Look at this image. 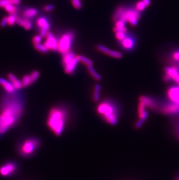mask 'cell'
<instances>
[{
  "instance_id": "e575fe53",
  "label": "cell",
  "mask_w": 179,
  "mask_h": 180,
  "mask_svg": "<svg viewBox=\"0 0 179 180\" xmlns=\"http://www.w3.org/2000/svg\"><path fill=\"white\" fill-rule=\"evenodd\" d=\"M172 58L175 61L179 62V50H176L173 53Z\"/></svg>"
},
{
  "instance_id": "8d00e7d4",
  "label": "cell",
  "mask_w": 179,
  "mask_h": 180,
  "mask_svg": "<svg viewBox=\"0 0 179 180\" xmlns=\"http://www.w3.org/2000/svg\"><path fill=\"white\" fill-rule=\"evenodd\" d=\"M10 2V0H0V8H4Z\"/></svg>"
},
{
  "instance_id": "d590c367",
  "label": "cell",
  "mask_w": 179,
  "mask_h": 180,
  "mask_svg": "<svg viewBox=\"0 0 179 180\" xmlns=\"http://www.w3.org/2000/svg\"><path fill=\"white\" fill-rule=\"evenodd\" d=\"M54 9V6L52 4L47 5L44 8V11L46 12H50Z\"/></svg>"
},
{
  "instance_id": "83f0119b",
  "label": "cell",
  "mask_w": 179,
  "mask_h": 180,
  "mask_svg": "<svg viewBox=\"0 0 179 180\" xmlns=\"http://www.w3.org/2000/svg\"><path fill=\"white\" fill-rule=\"evenodd\" d=\"M40 76V72L38 71H34L30 74V77L31 79L32 83H34Z\"/></svg>"
},
{
  "instance_id": "f546056e",
  "label": "cell",
  "mask_w": 179,
  "mask_h": 180,
  "mask_svg": "<svg viewBox=\"0 0 179 180\" xmlns=\"http://www.w3.org/2000/svg\"><path fill=\"white\" fill-rule=\"evenodd\" d=\"M23 28L26 30H29L32 28V23L30 21H29L28 19H24V23L23 25Z\"/></svg>"
},
{
  "instance_id": "4316f807",
  "label": "cell",
  "mask_w": 179,
  "mask_h": 180,
  "mask_svg": "<svg viewBox=\"0 0 179 180\" xmlns=\"http://www.w3.org/2000/svg\"><path fill=\"white\" fill-rule=\"evenodd\" d=\"M34 48L37 50V51L43 54H46L48 51L46 46L44 45V44H42L41 43H38V44H34Z\"/></svg>"
},
{
  "instance_id": "ee69618b",
  "label": "cell",
  "mask_w": 179,
  "mask_h": 180,
  "mask_svg": "<svg viewBox=\"0 0 179 180\" xmlns=\"http://www.w3.org/2000/svg\"><path fill=\"white\" fill-rule=\"evenodd\" d=\"M175 180H179V177H177V178H176Z\"/></svg>"
},
{
  "instance_id": "7bdbcfd3",
  "label": "cell",
  "mask_w": 179,
  "mask_h": 180,
  "mask_svg": "<svg viewBox=\"0 0 179 180\" xmlns=\"http://www.w3.org/2000/svg\"><path fill=\"white\" fill-rule=\"evenodd\" d=\"M174 81L179 85V74L175 78V79H174Z\"/></svg>"
},
{
  "instance_id": "277c9868",
  "label": "cell",
  "mask_w": 179,
  "mask_h": 180,
  "mask_svg": "<svg viewBox=\"0 0 179 180\" xmlns=\"http://www.w3.org/2000/svg\"><path fill=\"white\" fill-rule=\"evenodd\" d=\"M41 142L38 138L32 137L26 139L19 144L18 152L22 157H30L33 156L40 146Z\"/></svg>"
},
{
  "instance_id": "8fae6325",
  "label": "cell",
  "mask_w": 179,
  "mask_h": 180,
  "mask_svg": "<svg viewBox=\"0 0 179 180\" xmlns=\"http://www.w3.org/2000/svg\"><path fill=\"white\" fill-rule=\"evenodd\" d=\"M165 74L163 76L165 82H170L172 80H174L175 78L179 74V69L177 67L172 66L166 67L165 69Z\"/></svg>"
},
{
  "instance_id": "5bb4252c",
  "label": "cell",
  "mask_w": 179,
  "mask_h": 180,
  "mask_svg": "<svg viewBox=\"0 0 179 180\" xmlns=\"http://www.w3.org/2000/svg\"><path fill=\"white\" fill-rule=\"evenodd\" d=\"M78 62H79L77 58V56H76L72 60H70L68 62H67L66 64L64 65L65 72L66 74L70 75L74 74L76 71Z\"/></svg>"
},
{
  "instance_id": "7402d4cb",
  "label": "cell",
  "mask_w": 179,
  "mask_h": 180,
  "mask_svg": "<svg viewBox=\"0 0 179 180\" xmlns=\"http://www.w3.org/2000/svg\"><path fill=\"white\" fill-rule=\"evenodd\" d=\"M76 56L78 60V61L81 62L82 63H83V64L86 65L87 67L90 65H92V61L90 58H88L85 56H82V55H78Z\"/></svg>"
},
{
  "instance_id": "f35d334b",
  "label": "cell",
  "mask_w": 179,
  "mask_h": 180,
  "mask_svg": "<svg viewBox=\"0 0 179 180\" xmlns=\"http://www.w3.org/2000/svg\"><path fill=\"white\" fill-rule=\"evenodd\" d=\"M127 28H123V29H117V28H114V32H122L126 33L127 32Z\"/></svg>"
},
{
  "instance_id": "1f68e13d",
  "label": "cell",
  "mask_w": 179,
  "mask_h": 180,
  "mask_svg": "<svg viewBox=\"0 0 179 180\" xmlns=\"http://www.w3.org/2000/svg\"><path fill=\"white\" fill-rule=\"evenodd\" d=\"M115 28H117V29H123V28H125V22L120 19L116 21Z\"/></svg>"
},
{
  "instance_id": "d6986e66",
  "label": "cell",
  "mask_w": 179,
  "mask_h": 180,
  "mask_svg": "<svg viewBox=\"0 0 179 180\" xmlns=\"http://www.w3.org/2000/svg\"><path fill=\"white\" fill-rule=\"evenodd\" d=\"M38 14V11L36 8H30L25 9L23 12V15L26 19L32 18L36 16Z\"/></svg>"
},
{
  "instance_id": "4dcf8cb0",
  "label": "cell",
  "mask_w": 179,
  "mask_h": 180,
  "mask_svg": "<svg viewBox=\"0 0 179 180\" xmlns=\"http://www.w3.org/2000/svg\"><path fill=\"white\" fill-rule=\"evenodd\" d=\"M72 4L74 8L77 9H80L82 7V4L81 0H71Z\"/></svg>"
},
{
  "instance_id": "ab89813d",
  "label": "cell",
  "mask_w": 179,
  "mask_h": 180,
  "mask_svg": "<svg viewBox=\"0 0 179 180\" xmlns=\"http://www.w3.org/2000/svg\"><path fill=\"white\" fill-rule=\"evenodd\" d=\"M16 23L18 24V25L23 27V23H24V19L21 18H17Z\"/></svg>"
},
{
  "instance_id": "9a60e30c",
  "label": "cell",
  "mask_w": 179,
  "mask_h": 180,
  "mask_svg": "<svg viewBox=\"0 0 179 180\" xmlns=\"http://www.w3.org/2000/svg\"><path fill=\"white\" fill-rule=\"evenodd\" d=\"M0 85L3 87L5 92L8 93H13L16 90L12 83L4 78L0 77Z\"/></svg>"
},
{
  "instance_id": "f1b7e54d",
  "label": "cell",
  "mask_w": 179,
  "mask_h": 180,
  "mask_svg": "<svg viewBox=\"0 0 179 180\" xmlns=\"http://www.w3.org/2000/svg\"><path fill=\"white\" fill-rule=\"evenodd\" d=\"M147 6L145 5V4L142 1H139L137 2L136 5V9L139 12H141L145 9Z\"/></svg>"
},
{
  "instance_id": "cb8c5ba5",
  "label": "cell",
  "mask_w": 179,
  "mask_h": 180,
  "mask_svg": "<svg viewBox=\"0 0 179 180\" xmlns=\"http://www.w3.org/2000/svg\"><path fill=\"white\" fill-rule=\"evenodd\" d=\"M5 9L7 12L10 14H16L17 12V8L15 7V5L11 3L7 5L4 7Z\"/></svg>"
},
{
  "instance_id": "ba28073f",
  "label": "cell",
  "mask_w": 179,
  "mask_h": 180,
  "mask_svg": "<svg viewBox=\"0 0 179 180\" xmlns=\"http://www.w3.org/2000/svg\"><path fill=\"white\" fill-rule=\"evenodd\" d=\"M159 111L165 115H175L179 113V104L170 102V103L160 105Z\"/></svg>"
},
{
  "instance_id": "ac0fdd59",
  "label": "cell",
  "mask_w": 179,
  "mask_h": 180,
  "mask_svg": "<svg viewBox=\"0 0 179 180\" xmlns=\"http://www.w3.org/2000/svg\"><path fill=\"white\" fill-rule=\"evenodd\" d=\"M101 92V85L100 84H96L94 88V90L92 92V100L95 102H98L100 96Z\"/></svg>"
},
{
  "instance_id": "8992f818",
  "label": "cell",
  "mask_w": 179,
  "mask_h": 180,
  "mask_svg": "<svg viewBox=\"0 0 179 180\" xmlns=\"http://www.w3.org/2000/svg\"><path fill=\"white\" fill-rule=\"evenodd\" d=\"M140 12L136 9H124L122 14L121 15L119 19L123 21L124 22H128L132 26H136L138 21L140 17ZM119 20V19H118Z\"/></svg>"
},
{
  "instance_id": "ffe728a7",
  "label": "cell",
  "mask_w": 179,
  "mask_h": 180,
  "mask_svg": "<svg viewBox=\"0 0 179 180\" xmlns=\"http://www.w3.org/2000/svg\"><path fill=\"white\" fill-rule=\"evenodd\" d=\"M75 56L76 55L73 51H69L65 54H64L62 57V61L63 66L65 64H66L67 62H68L70 60H72Z\"/></svg>"
},
{
  "instance_id": "9c48e42d",
  "label": "cell",
  "mask_w": 179,
  "mask_h": 180,
  "mask_svg": "<svg viewBox=\"0 0 179 180\" xmlns=\"http://www.w3.org/2000/svg\"><path fill=\"white\" fill-rule=\"evenodd\" d=\"M139 102H141L146 107L151 109L154 111L159 110L160 105L158 104L156 100L153 97L147 96H141L139 97Z\"/></svg>"
},
{
  "instance_id": "30bf717a",
  "label": "cell",
  "mask_w": 179,
  "mask_h": 180,
  "mask_svg": "<svg viewBox=\"0 0 179 180\" xmlns=\"http://www.w3.org/2000/svg\"><path fill=\"white\" fill-rule=\"evenodd\" d=\"M44 45L48 50L57 51L58 50V40L52 33L48 32L46 36V40Z\"/></svg>"
},
{
  "instance_id": "d6a6232c",
  "label": "cell",
  "mask_w": 179,
  "mask_h": 180,
  "mask_svg": "<svg viewBox=\"0 0 179 180\" xmlns=\"http://www.w3.org/2000/svg\"><path fill=\"white\" fill-rule=\"evenodd\" d=\"M115 37L118 40L122 41L126 37V36L125 35V33L119 32L115 33Z\"/></svg>"
},
{
  "instance_id": "44dd1931",
  "label": "cell",
  "mask_w": 179,
  "mask_h": 180,
  "mask_svg": "<svg viewBox=\"0 0 179 180\" xmlns=\"http://www.w3.org/2000/svg\"><path fill=\"white\" fill-rule=\"evenodd\" d=\"M87 68L88 72V73L90 74V75L92 76L93 78L96 81H100L101 79V76L100 75L98 74L95 69L93 68L92 65H90V66H87Z\"/></svg>"
},
{
  "instance_id": "2e32d148",
  "label": "cell",
  "mask_w": 179,
  "mask_h": 180,
  "mask_svg": "<svg viewBox=\"0 0 179 180\" xmlns=\"http://www.w3.org/2000/svg\"><path fill=\"white\" fill-rule=\"evenodd\" d=\"M8 78L9 79V81L13 85L14 88H15L16 90H20V89L23 88L21 81L18 79L14 74L9 73L8 75Z\"/></svg>"
},
{
  "instance_id": "4fadbf2b",
  "label": "cell",
  "mask_w": 179,
  "mask_h": 180,
  "mask_svg": "<svg viewBox=\"0 0 179 180\" xmlns=\"http://www.w3.org/2000/svg\"><path fill=\"white\" fill-rule=\"evenodd\" d=\"M166 95L170 102L179 104V86L169 88L166 92Z\"/></svg>"
},
{
  "instance_id": "e0dca14e",
  "label": "cell",
  "mask_w": 179,
  "mask_h": 180,
  "mask_svg": "<svg viewBox=\"0 0 179 180\" xmlns=\"http://www.w3.org/2000/svg\"><path fill=\"white\" fill-rule=\"evenodd\" d=\"M122 42V46L126 50H131L134 46V41L130 37H126Z\"/></svg>"
},
{
  "instance_id": "74e56055",
  "label": "cell",
  "mask_w": 179,
  "mask_h": 180,
  "mask_svg": "<svg viewBox=\"0 0 179 180\" xmlns=\"http://www.w3.org/2000/svg\"><path fill=\"white\" fill-rule=\"evenodd\" d=\"M8 25V22H7V17H4L2 19L1 23H0V26L2 28H4L6 26V25Z\"/></svg>"
},
{
  "instance_id": "b9f144b4",
  "label": "cell",
  "mask_w": 179,
  "mask_h": 180,
  "mask_svg": "<svg viewBox=\"0 0 179 180\" xmlns=\"http://www.w3.org/2000/svg\"><path fill=\"white\" fill-rule=\"evenodd\" d=\"M142 1L147 7L149 6L151 4V0H142Z\"/></svg>"
},
{
  "instance_id": "7c38bea8",
  "label": "cell",
  "mask_w": 179,
  "mask_h": 180,
  "mask_svg": "<svg viewBox=\"0 0 179 180\" xmlns=\"http://www.w3.org/2000/svg\"><path fill=\"white\" fill-rule=\"evenodd\" d=\"M96 48L98 49V51H100L105 54H106L107 56H110L111 57L118 58V59H119L122 57V54L119 51L112 50L105 46L99 44L96 46Z\"/></svg>"
},
{
  "instance_id": "6da1fadb",
  "label": "cell",
  "mask_w": 179,
  "mask_h": 180,
  "mask_svg": "<svg viewBox=\"0 0 179 180\" xmlns=\"http://www.w3.org/2000/svg\"><path fill=\"white\" fill-rule=\"evenodd\" d=\"M25 97L16 91L0 101V137L18 124L24 113Z\"/></svg>"
},
{
  "instance_id": "60d3db41",
  "label": "cell",
  "mask_w": 179,
  "mask_h": 180,
  "mask_svg": "<svg viewBox=\"0 0 179 180\" xmlns=\"http://www.w3.org/2000/svg\"><path fill=\"white\" fill-rule=\"evenodd\" d=\"M10 2L14 5H17L20 3V0H10Z\"/></svg>"
},
{
  "instance_id": "5b68a950",
  "label": "cell",
  "mask_w": 179,
  "mask_h": 180,
  "mask_svg": "<svg viewBox=\"0 0 179 180\" xmlns=\"http://www.w3.org/2000/svg\"><path fill=\"white\" fill-rule=\"evenodd\" d=\"M74 34L72 32L66 33L61 36L58 40V50L64 54L70 51L74 42Z\"/></svg>"
},
{
  "instance_id": "52a82bcc",
  "label": "cell",
  "mask_w": 179,
  "mask_h": 180,
  "mask_svg": "<svg viewBox=\"0 0 179 180\" xmlns=\"http://www.w3.org/2000/svg\"><path fill=\"white\" fill-rule=\"evenodd\" d=\"M18 164L13 161L6 162L0 166V175L2 177H11L14 176L18 171Z\"/></svg>"
},
{
  "instance_id": "603a6c76",
  "label": "cell",
  "mask_w": 179,
  "mask_h": 180,
  "mask_svg": "<svg viewBox=\"0 0 179 180\" xmlns=\"http://www.w3.org/2000/svg\"><path fill=\"white\" fill-rule=\"evenodd\" d=\"M21 82H22L23 88H27L31 84H32V82H31V79L30 77V75H24L22 80H21Z\"/></svg>"
},
{
  "instance_id": "484cf974",
  "label": "cell",
  "mask_w": 179,
  "mask_h": 180,
  "mask_svg": "<svg viewBox=\"0 0 179 180\" xmlns=\"http://www.w3.org/2000/svg\"><path fill=\"white\" fill-rule=\"evenodd\" d=\"M48 23H49V22H48L47 19L45 17H43V16L39 18L37 20V25L40 29L44 27L45 26H46Z\"/></svg>"
},
{
  "instance_id": "836d02e7",
  "label": "cell",
  "mask_w": 179,
  "mask_h": 180,
  "mask_svg": "<svg viewBox=\"0 0 179 180\" xmlns=\"http://www.w3.org/2000/svg\"><path fill=\"white\" fill-rule=\"evenodd\" d=\"M42 38L43 37L40 36V35H36L35 36L33 37L32 42L34 44H38V43H41V42L42 40Z\"/></svg>"
},
{
  "instance_id": "3957f363",
  "label": "cell",
  "mask_w": 179,
  "mask_h": 180,
  "mask_svg": "<svg viewBox=\"0 0 179 180\" xmlns=\"http://www.w3.org/2000/svg\"><path fill=\"white\" fill-rule=\"evenodd\" d=\"M96 112L108 124L115 125L118 124L120 111L119 107L114 101L106 99L100 102L96 107Z\"/></svg>"
},
{
  "instance_id": "7a4b0ae2",
  "label": "cell",
  "mask_w": 179,
  "mask_h": 180,
  "mask_svg": "<svg viewBox=\"0 0 179 180\" xmlns=\"http://www.w3.org/2000/svg\"><path fill=\"white\" fill-rule=\"evenodd\" d=\"M68 117V111L65 107H53L48 113L47 120L48 128L56 136H60L63 133Z\"/></svg>"
},
{
  "instance_id": "d4e9b609",
  "label": "cell",
  "mask_w": 179,
  "mask_h": 180,
  "mask_svg": "<svg viewBox=\"0 0 179 180\" xmlns=\"http://www.w3.org/2000/svg\"><path fill=\"white\" fill-rule=\"evenodd\" d=\"M17 16L15 14H10L9 16H7V22L8 25L9 26H14L15 23H16Z\"/></svg>"
}]
</instances>
